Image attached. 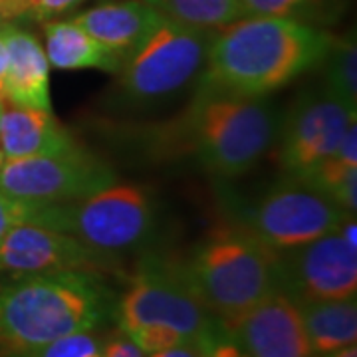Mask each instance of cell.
<instances>
[{
    "label": "cell",
    "instance_id": "obj_28",
    "mask_svg": "<svg viewBox=\"0 0 357 357\" xmlns=\"http://www.w3.org/2000/svg\"><path fill=\"white\" fill-rule=\"evenodd\" d=\"M103 357H145V354L126 333H119L103 344Z\"/></svg>",
    "mask_w": 357,
    "mask_h": 357
},
{
    "label": "cell",
    "instance_id": "obj_22",
    "mask_svg": "<svg viewBox=\"0 0 357 357\" xmlns=\"http://www.w3.org/2000/svg\"><path fill=\"white\" fill-rule=\"evenodd\" d=\"M10 357H103V344L91 332L74 333L26 351H13Z\"/></svg>",
    "mask_w": 357,
    "mask_h": 357
},
{
    "label": "cell",
    "instance_id": "obj_27",
    "mask_svg": "<svg viewBox=\"0 0 357 357\" xmlns=\"http://www.w3.org/2000/svg\"><path fill=\"white\" fill-rule=\"evenodd\" d=\"M79 2H84V0H32L28 14L40 22H48L52 18L76 8Z\"/></svg>",
    "mask_w": 357,
    "mask_h": 357
},
{
    "label": "cell",
    "instance_id": "obj_10",
    "mask_svg": "<svg viewBox=\"0 0 357 357\" xmlns=\"http://www.w3.org/2000/svg\"><path fill=\"white\" fill-rule=\"evenodd\" d=\"M286 255L288 258L278 255L280 290L296 302L356 298L357 246L347 243L337 229Z\"/></svg>",
    "mask_w": 357,
    "mask_h": 357
},
{
    "label": "cell",
    "instance_id": "obj_2",
    "mask_svg": "<svg viewBox=\"0 0 357 357\" xmlns=\"http://www.w3.org/2000/svg\"><path fill=\"white\" fill-rule=\"evenodd\" d=\"M109 292L96 272L26 274L0 286V345L26 351L66 335L93 332L109 316Z\"/></svg>",
    "mask_w": 357,
    "mask_h": 357
},
{
    "label": "cell",
    "instance_id": "obj_24",
    "mask_svg": "<svg viewBox=\"0 0 357 357\" xmlns=\"http://www.w3.org/2000/svg\"><path fill=\"white\" fill-rule=\"evenodd\" d=\"M197 342L201 347V357H252L232 337V333L218 318L206 332L197 337Z\"/></svg>",
    "mask_w": 357,
    "mask_h": 357
},
{
    "label": "cell",
    "instance_id": "obj_8",
    "mask_svg": "<svg viewBox=\"0 0 357 357\" xmlns=\"http://www.w3.org/2000/svg\"><path fill=\"white\" fill-rule=\"evenodd\" d=\"M112 183V167L79 147L58 155L6 159L0 167V191L32 203H70Z\"/></svg>",
    "mask_w": 357,
    "mask_h": 357
},
{
    "label": "cell",
    "instance_id": "obj_29",
    "mask_svg": "<svg viewBox=\"0 0 357 357\" xmlns=\"http://www.w3.org/2000/svg\"><path fill=\"white\" fill-rule=\"evenodd\" d=\"M335 159H340V161H344L347 165H354L357 167V126L356 121L347 128L345 131L344 139L340 143V147H337V151L333 155Z\"/></svg>",
    "mask_w": 357,
    "mask_h": 357
},
{
    "label": "cell",
    "instance_id": "obj_3",
    "mask_svg": "<svg viewBox=\"0 0 357 357\" xmlns=\"http://www.w3.org/2000/svg\"><path fill=\"white\" fill-rule=\"evenodd\" d=\"M177 270L218 319L234 318L280 290L278 255L246 227H217Z\"/></svg>",
    "mask_w": 357,
    "mask_h": 357
},
{
    "label": "cell",
    "instance_id": "obj_30",
    "mask_svg": "<svg viewBox=\"0 0 357 357\" xmlns=\"http://www.w3.org/2000/svg\"><path fill=\"white\" fill-rule=\"evenodd\" d=\"M145 357H201V347H199L197 340H189V342L167 347V349H161V351L147 354Z\"/></svg>",
    "mask_w": 357,
    "mask_h": 357
},
{
    "label": "cell",
    "instance_id": "obj_5",
    "mask_svg": "<svg viewBox=\"0 0 357 357\" xmlns=\"http://www.w3.org/2000/svg\"><path fill=\"white\" fill-rule=\"evenodd\" d=\"M34 225L76 236L89 248L112 255L143 244L155 225L149 195L137 185L112 183L70 203H40Z\"/></svg>",
    "mask_w": 357,
    "mask_h": 357
},
{
    "label": "cell",
    "instance_id": "obj_23",
    "mask_svg": "<svg viewBox=\"0 0 357 357\" xmlns=\"http://www.w3.org/2000/svg\"><path fill=\"white\" fill-rule=\"evenodd\" d=\"M121 333H126L133 344L139 347L141 351L147 354H155L161 351L167 347L189 342L183 333H178L173 328L167 326H157V324H145V326H133V328H126L121 330Z\"/></svg>",
    "mask_w": 357,
    "mask_h": 357
},
{
    "label": "cell",
    "instance_id": "obj_14",
    "mask_svg": "<svg viewBox=\"0 0 357 357\" xmlns=\"http://www.w3.org/2000/svg\"><path fill=\"white\" fill-rule=\"evenodd\" d=\"M8 64L4 77V98L8 102L52 112L50 64L46 52L32 34L13 24H2Z\"/></svg>",
    "mask_w": 357,
    "mask_h": 357
},
{
    "label": "cell",
    "instance_id": "obj_25",
    "mask_svg": "<svg viewBox=\"0 0 357 357\" xmlns=\"http://www.w3.org/2000/svg\"><path fill=\"white\" fill-rule=\"evenodd\" d=\"M40 211V203L32 201H20L10 195L0 191V241L6 236L8 230L24 222H36Z\"/></svg>",
    "mask_w": 357,
    "mask_h": 357
},
{
    "label": "cell",
    "instance_id": "obj_20",
    "mask_svg": "<svg viewBox=\"0 0 357 357\" xmlns=\"http://www.w3.org/2000/svg\"><path fill=\"white\" fill-rule=\"evenodd\" d=\"M318 189L333 203H337L349 215H356L357 208V167L347 165L344 161L330 157L321 161L306 175L296 177Z\"/></svg>",
    "mask_w": 357,
    "mask_h": 357
},
{
    "label": "cell",
    "instance_id": "obj_19",
    "mask_svg": "<svg viewBox=\"0 0 357 357\" xmlns=\"http://www.w3.org/2000/svg\"><path fill=\"white\" fill-rule=\"evenodd\" d=\"M159 14L181 24L218 30L243 16L238 0H143Z\"/></svg>",
    "mask_w": 357,
    "mask_h": 357
},
{
    "label": "cell",
    "instance_id": "obj_16",
    "mask_svg": "<svg viewBox=\"0 0 357 357\" xmlns=\"http://www.w3.org/2000/svg\"><path fill=\"white\" fill-rule=\"evenodd\" d=\"M161 18L163 14L157 13L143 0H126L93 6L77 14L74 22L107 50L115 52L126 60L129 52L139 46L141 40L153 30Z\"/></svg>",
    "mask_w": 357,
    "mask_h": 357
},
{
    "label": "cell",
    "instance_id": "obj_32",
    "mask_svg": "<svg viewBox=\"0 0 357 357\" xmlns=\"http://www.w3.org/2000/svg\"><path fill=\"white\" fill-rule=\"evenodd\" d=\"M6 64H8V52L4 42V32L0 24V98H4V77H6Z\"/></svg>",
    "mask_w": 357,
    "mask_h": 357
},
{
    "label": "cell",
    "instance_id": "obj_34",
    "mask_svg": "<svg viewBox=\"0 0 357 357\" xmlns=\"http://www.w3.org/2000/svg\"><path fill=\"white\" fill-rule=\"evenodd\" d=\"M4 161H6V157H4V151H2V147H0V167L4 165Z\"/></svg>",
    "mask_w": 357,
    "mask_h": 357
},
{
    "label": "cell",
    "instance_id": "obj_11",
    "mask_svg": "<svg viewBox=\"0 0 357 357\" xmlns=\"http://www.w3.org/2000/svg\"><path fill=\"white\" fill-rule=\"evenodd\" d=\"M356 121V107L328 89L296 102L280 126L278 161L290 177H302L335 155L347 128Z\"/></svg>",
    "mask_w": 357,
    "mask_h": 357
},
{
    "label": "cell",
    "instance_id": "obj_31",
    "mask_svg": "<svg viewBox=\"0 0 357 357\" xmlns=\"http://www.w3.org/2000/svg\"><path fill=\"white\" fill-rule=\"evenodd\" d=\"M32 0H0V18L13 20L30 13Z\"/></svg>",
    "mask_w": 357,
    "mask_h": 357
},
{
    "label": "cell",
    "instance_id": "obj_18",
    "mask_svg": "<svg viewBox=\"0 0 357 357\" xmlns=\"http://www.w3.org/2000/svg\"><path fill=\"white\" fill-rule=\"evenodd\" d=\"M296 304L302 312L314 356H324L357 342L356 298L310 300Z\"/></svg>",
    "mask_w": 357,
    "mask_h": 357
},
{
    "label": "cell",
    "instance_id": "obj_33",
    "mask_svg": "<svg viewBox=\"0 0 357 357\" xmlns=\"http://www.w3.org/2000/svg\"><path fill=\"white\" fill-rule=\"evenodd\" d=\"M314 357H357V347L354 345H345L342 349H335L330 354H324V356H314Z\"/></svg>",
    "mask_w": 357,
    "mask_h": 357
},
{
    "label": "cell",
    "instance_id": "obj_26",
    "mask_svg": "<svg viewBox=\"0 0 357 357\" xmlns=\"http://www.w3.org/2000/svg\"><path fill=\"white\" fill-rule=\"evenodd\" d=\"M243 16H292L310 0H238Z\"/></svg>",
    "mask_w": 357,
    "mask_h": 357
},
{
    "label": "cell",
    "instance_id": "obj_17",
    "mask_svg": "<svg viewBox=\"0 0 357 357\" xmlns=\"http://www.w3.org/2000/svg\"><path fill=\"white\" fill-rule=\"evenodd\" d=\"M46 58L56 70H103L119 72L123 58L91 38L74 20H48L44 24Z\"/></svg>",
    "mask_w": 357,
    "mask_h": 357
},
{
    "label": "cell",
    "instance_id": "obj_21",
    "mask_svg": "<svg viewBox=\"0 0 357 357\" xmlns=\"http://www.w3.org/2000/svg\"><path fill=\"white\" fill-rule=\"evenodd\" d=\"M326 68V89L349 107L357 105V48L356 40L332 42L321 64Z\"/></svg>",
    "mask_w": 357,
    "mask_h": 357
},
{
    "label": "cell",
    "instance_id": "obj_9",
    "mask_svg": "<svg viewBox=\"0 0 357 357\" xmlns=\"http://www.w3.org/2000/svg\"><path fill=\"white\" fill-rule=\"evenodd\" d=\"M215 319L217 316L201 304L177 268L143 266L117 304L119 330L157 324L197 340Z\"/></svg>",
    "mask_w": 357,
    "mask_h": 357
},
{
    "label": "cell",
    "instance_id": "obj_4",
    "mask_svg": "<svg viewBox=\"0 0 357 357\" xmlns=\"http://www.w3.org/2000/svg\"><path fill=\"white\" fill-rule=\"evenodd\" d=\"M280 117L272 103L211 89L192 115L195 153L220 178L246 173L274 145Z\"/></svg>",
    "mask_w": 357,
    "mask_h": 357
},
{
    "label": "cell",
    "instance_id": "obj_7",
    "mask_svg": "<svg viewBox=\"0 0 357 357\" xmlns=\"http://www.w3.org/2000/svg\"><path fill=\"white\" fill-rule=\"evenodd\" d=\"M347 215L324 192L290 177L256 203L246 229L270 250L286 252L335 230Z\"/></svg>",
    "mask_w": 357,
    "mask_h": 357
},
{
    "label": "cell",
    "instance_id": "obj_6",
    "mask_svg": "<svg viewBox=\"0 0 357 357\" xmlns=\"http://www.w3.org/2000/svg\"><path fill=\"white\" fill-rule=\"evenodd\" d=\"M215 30L161 18L123 60L119 84L135 102H157L189 86L206 66Z\"/></svg>",
    "mask_w": 357,
    "mask_h": 357
},
{
    "label": "cell",
    "instance_id": "obj_1",
    "mask_svg": "<svg viewBox=\"0 0 357 357\" xmlns=\"http://www.w3.org/2000/svg\"><path fill=\"white\" fill-rule=\"evenodd\" d=\"M332 42L290 16H241L215 30L206 79L211 89L264 98L321 64Z\"/></svg>",
    "mask_w": 357,
    "mask_h": 357
},
{
    "label": "cell",
    "instance_id": "obj_15",
    "mask_svg": "<svg viewBox=\"0 0 357 357\" xmlns=\"http://www.w3.org/2000/svg\"><path fill=\"white\" fill-rule=\"evenodd\" d=\"M0 147L6 159L58 155L77 147L52 112L0 98Z\"/></svg>",
    "mask_w": 357,
    "mask_h": 357
},
{
    "label": "cell",
    "instance_id": "obj_13",
    "mask_svg": "<svg viewBox=\"0 0 357 357\" xmlns=\"http://www.w3.org/2000/svg\"><path fill=\"white\" fill-rule=\"evenodd\" d=\"M220 321L252 357H314L300 306L282 290Z\"/></svg>",
    "mask_w": 357,
    "mask_h": 357
},
{
    "label": "cell",
    "instance_id": "obj_12",
    "mask_svg": "<svg viewBox=\"0 0 357 357\" xmlns=\"http://www.w3.org/2000/svg\"><path fill=\"white\" fill-rule=\"evenodd\" d=\"M105 264L107 255L89 248L76 236L32 222L14 227L0 241V270L16 276L66 270L96 272Z\"/></svg>",
    "mask_w": 357,
    "mask_h": 357
}]
</instances>
